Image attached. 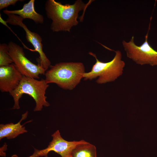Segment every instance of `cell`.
Masks as SVG:
<instances>
[{
  "instance_id": "1",
  "label": "cell",
  "mask_w": 157,
  "mask_h": 157,
  "mask_svg": "<svg viewBox=\"0 0 157 157\" xmlns=\"http://www.w3.org/2000/svg\"><path fill=\"white\" fill-rule=\"evenodd\" d=\"M90 2L85 3L81 0H77L72 5H63L54 0H47L45 9L47 17L52 20L51 30L53 32H70L72 27L78 23L79 12L85 10Z\"/></svg>"
},
{
  "instance_id": "2",
  "label": "cell",
  "mask_w": 157,
  "mask_h": 157,
  "mask_svg": "<svg viewBox=\"0 0 157 157\" xmlns=\"http://www.w3.org/2000/svg\"><path fill=\"white\" fill-rule=\"evenodd\" d=\"M50 67L44 74L46 83H56L65 90L74 89L85 73L84 65L81 62L60 63Z\"/></svg>"
},
{
  "instance_id": "3",
  "label": "cell",
  "mask_w": 157,
  "mask_h": 157,
  "mask_svg": "<svg viewBox=\"0 0 157 157\" xmlns=\"http://www.w3.org/2000/svg\"><path fill=\"white\" fill-rule=\"evenodd\" d=\"M49 85L45 79L40 80L24 76L17 87L9 93L13 97L14 102L13 109H19V100L24 94H28L35 100L36 105L33 110L41 111L43 107H47L50 104L46 100V91Z\"/></svg>"
},
{
  "instance_id": "4",
  "label": "cell",
  "mask_w": 157,
  "mask_h": 157,
  "mask_svg": "<svg viewBox=\"0 0 157 157\" xmlns=\"http://www.w3.org/2000/svg\"><path fill=\"white\" fill-rule=\"evenodd\" d=\"M112 50L115 52V55L111 60L107 62L100 61L95 54L89 53L95 58L96 62L90 71L83 74L84 80H92L98 77L97 83L104 84L114 81L122 75L125 63L122 60L121 52L119 50Z\"/></svg>"
},
{
  "instance_id": "5",
  "label": "cell",
  "mask_w": 157,
  "mask_h": 157,
  "mask_svg": "<svg viewBox=\"0 0 157 157\" xmlns=\"http://www.w3.org/2000/svg\"><path fill=\"white\" fill-rule=\"evenodd\" d=\"M150 23L151 22L148 32L145 36V41L142 44L138 46L135 44L133 36L128 42L123 40L122 42L127 57L136 64L141 65H149L152 66H157V51L148 42Z\"/></svg>"
},
{
  "instance_id": "6",
  "label": "cell",
  "mask_w": 157,
  "mask_h": 157,
  "mask_svg": "<svg viewBox=\"0 0 157 157\" xmlns=\"http://www.w3.org/2000/svg\"><path fill=\"white\" fill-rule=\"evenodd\" d=\"M8 45L13 63L23 76L37 79L40 75L45 74L46 71L39 64L36 65L27 58L22 47L12 41Z\"/></svg>"
},
{
  "instance_id": "7",
  "label": "cell",
  "mask_w": 157,
  "mask_h": 157,
  "mask_svg": "<svg viewBox=\"0 0 157 157\" xmlns=\"http://www.w3.org/2000/svg\"><path fill=\"white\" fill-rule=\"evenodd\" d=\"M8 17L6 21L11 25L18 26L22 28L26 33L27 41L30 43L33 47L34 51L37 52L40 56L39 58V64L46 71L51 67V63L43 51L42 39L38 33L30 31L26 25L23 23L24 19L21 17L13 14H6Z\"/></svg>"
},
{
  "instance_id": "8",
  "label": "cell",
  "mask_w": 157,
  "mask_h": 157,
  "mask_svg": "<svg viewBox=\"0 0 157 157\" xmlns=\"http://www.w3.org/2000/svg\"><path fill=\"white\" fill-rule=\"evenodd\" d=\"M51 136L52 140L46 148L40 150L34 148L33 153L28 157H48V153L51 151L55 152L61 157H71V152L76 146L85 141L84 140L67 141L62 137L58 130L55 131Z\"/></svg>"
},
{
  "instance_id": "9",
  "label": "cell",
  "mask_w": 157,
  "mask_h": 157,
  "mask_svg": "<svg viewBox=\"0 0 157 157\" xmlns=\"http://www.w3.org/2000/svg\"><path fill=\"white\" fill-rule=\"evenodd\" d=\"M23 75L14 63L0 67V90L2 92H11L19 85Z\"/></svg>"
},
{
  "instance_id": "10",
  "label": "cell",
  "mask_w": 157,
  "mask_h": 157,
  "mask_svg": "<svg viewBox=\"0 0 157 157\" xmlns=\"http://www.w3.org/2000/svg\"><path fill=\"white\" fill-rule=\"evenodd\" d=\"M34 0H30L24 4L20 10H9L7 9L3 10L6 14H12L18 15L24 19H29L32 20L37 24H42L44 22L43 16L36 12L34 8Z\"/></svg>"
},
{
  "instance_id": "11",
  "label": "cell",
  "mask_w": 157,
  "mask_h": 157,
  "mask_svg": "<svg viewBox=\"0 0 157 157\" xmlns=\"http://www.w3.org/2000/svg\"><path fill=\"white\" fill-rule=\"evenodd\" d=\"M28 112L26 111L22 115L20 120L16 124L10 123L0 125V140L6 138L8 139H14L19 135L27 133V131L23 125L21 124V122L27 117Z\"/></svg>"
},
{
  "instance_id": "12",
  "label": "cell",
  "mask_w": 157,
  "mask_h": 157,
  "mask_svg": "<svg viewBox=\"0 0 157 157\" xmlns=\"http://www.w3.org/2000/svg\"><path fill=\"white\" fill-rule=\"evenodd\" d=\"M71 157H97L96 148L85 141L76 146L71 152Z\"/></svg>"
},
{
  "instance_id": "13",
  "label": "cell",
  "mask_w": 157,
  "mask_h": 157,
  "mask_svg": "<svg viewBox=\"0 0 157 157\" xmlns=\"http://www.w3.org/2000/svg\"><path fill=\"white\" fill-rule=\"evenodd\" d=\"M13 63L9 52L8 44H0V67L8 66Z\"/></svg>"
},
{
  "instance_id": "14",
  "label": "cell",
  "mask_w": 157,
  "mask_h": 157,
  "mask_svg": "<svg viewBox=\"0 0 157 157\" xmlns=\"http://www.w3.org/2000/svg\"><path fill=\"white\" fill-rule=\"evenodd\" d=\"M18 0H0V10L6 8L10 5H15Z\"/></svg>"
},
{
  "instance_id": "15",
  "label": "cell",
  "mask_w": 157,
  "mask_h": 157,
  "mask_svg": "<svg viewBox=\"0 0 157 157\" xmlns=\"http://www.w3.org/2000/svg\"><path fill=\"white\" fill-rule=\"evenodd\" d=\"M11 157H18V156L16 154L13 155Z\"/></svg>"
}]
</instances>
